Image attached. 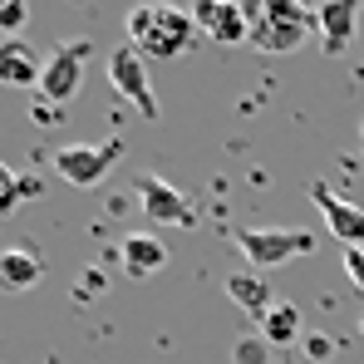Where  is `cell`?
<instances>
[{
	"instance_id": "52a82bcc",
	"label": "cell",
	"mask_w": 364,
	"mask_h": 364,
	"mask_svg": "<svg viewBox=\"0 0 364 364\" xmlns=\"http://www.w3.org/2000/svg\"><path fill=\"white\" fill-rule=\"evenodd\" d=\"M133 192H138V207L148 212V222L153 227H192V202L182 197L173 182H163V178H153V173H143V178L133 182Z\"/></svg>"
},
{
	"instance_id": "8fae6325",
	"label": "cell",
	"mask_w": 364,
	"mask_h": 364,
	"mask_svg": "<svg viewBox=\"0 0 364 364\" xmlns=\"http://www.w3.org/2000/svg\"><path fill=\"white\" fill-rule=\"evenodd\" d=\"M119 261L133 281H148V276H158L168 266V246H163V237H153V232H128L119 242Z\"/></svg>"
},
{
	"instance_id": "2e32d148",
	"label": "cell",
	"mask_w": 364,
	"mask_h": 364,
	"mask_svg": "<svg viewBox=\"0 0 364 364\" xmlns=\"http://www.w3.org/2000/svg\"><path fill=\"white\" fill-rule=\"evenodd\" d=\"M25 192H30V187L15 178V173H10L5 163H0V217H5V212H15V202H20Z\"/></svg>"
},
{
	"instance_id": "30bf717a",
	"label": "cell",
	"mask_w": 364,
	"mask_h": 364,
	"mask_svg": "<svg viewBox=\"0 0 364 364\" xmlns=\"http://www.w3.org/2000/svg\"><path fill=\"white\" fill-rule=\"evenodd\" d=\"M40 74H45V60L35 55L30 40H0V84L5 89H40Z\"/></svg>"
},
{
	"instance_id": "9c48e42d",
	"label": "cell",
	"mask_w": 364,
	"mask_h": 364,
	"mask_svg": "<svg viewBox=\"0 0 364 364\" xmlns=\"http://www.w3.org/2000/svg\"><path fill=\"white\" fill-rule=\"evenodd\" d=\"M192 20H197V30H207L217 45H251V15H246V5L202 0V5H192Z\"/></svg>"
},
{
	"instance_id": "3957f363",
	"label": "cell",
	"mask_w": 364,
	"mask_h": 364,
	"mask_svg": "<svg viewBox=\"0 0 364 364\" xmlns=\"http://www.w3.org/2000/svg\"><path fill=\"white\" fill-rule=\"evenodd\" d=\"M237 251L251 261V271H271V266H286L291 256H310L315 237L305 227H242Z\"/></svg>"
},
{
	"instance_id": "5b68a950",
	"label": "cell",
	"mask_w": 364,
	"mask_h": 364,
	"mask_svg": "<svg viewBox=\"0 0 364 364\" xmlns=\"http://www.w3.org/2000/svg\"><path fill=\"white\" fill-rule=\"evenodd\" d=\"M84 60H89V45L74 40V45H60L50 60H45V74H40V99L45 104H69L79 89H84Z\"/></svg>"
},
{
	"instance_id": "ac0fdd59",
	"label": "cell",
	"mask_w": 364,
	"mask_h": 364,
	"mask_svg": "<svg viewBox=\"0 0 364 364\" xmlns=\"http://www.w3.org/2000/svg\"><path fill=\"white\" fill-rule=\"evenodd\" d=\"M25 20H30V10H25L20 0H5V5H0V30H5V40H15Z\"/></svg>"
},
{
	"instance_id": "4fadbf2b",
	"label": "cell",
	"mask_w": 364,
	"mask_h": 364,
	"mask_svg": "<svg viewBox=\"0 0 364 364\" xmlns=\"http://www.w3.org/2000/svg\"><path fill=\"white\" fill-rule=\"evenodd\" d=\"M40 276H45V261H40L35 251H25V246L0 251V291H10V296L35 291V286H40Z\"/></svg>"
},
{
	"instance_id": "8992f818",
	"label": "cell",
	"mask_w": 364,
	"mask_h": 364,
	"mask_svg": "<svg viewBox=\"0 0 364 364\" xmlns=\"http://www.w3.org/2000/svg\"><path fill=\"white\" fill-rule=\"evenodd\" d=\"M109 79H114V89H119L143 119H158V94L148 84V64H143V50L138 45H123V50L109 55Z\"/></svg>"
},
{
	"instance_id": "5bb4252c",
	"label": "cell",
	"mask_w": 364,
	"mask_h": 364,
	"mask_svg": "<svg viewBox=\"0 0 364 364\" xmlns=\"http://www.w3.org/2000/svg\"><path fill=\"white\" fill-rule=\"evenodd\" d=\"M227 296L242 305L246 315H256V320H266L271 315V286H266V276L261 271H237V276H227Z\"/></svg>"
},
{
	"instance_id": "ffe728a7",
	"label": "cell",
	"mask_w": 364,
	"mask_h": 364,
	"mask_svg": "<svg viewBox=\"0 0 364 364\" xmlns=\"http://www.w3.org/2000/svg\"><path fill=\"white\" fill-rule=\"evenodd\" d=\"M305 355H310L315 364H325L330 355H335V340H330V335H305Z\"/></svg>"
},
{
	"instance_id": "277c9868",
	"label": "cell",
	"mask_w": 364,
	"mask_h": 364,
	"mask_svg": "<svg viewBox=\"0 0 364 364\" xmlns=\"http://www.w3.org/2000/svg\"><path fill=\"white\" fill-rule=\"evenodd\" d=\"M123 143H69L55 153V173H60L69 187H94L114 173Z\"/></svg>"
},
{
	"instance_id": "7c38bea8",
	"label": "cell",
	"mask_w": 364,
	"mask_h": 364,
	"mask_svg": "<svg viewBox=\"0 0 364 364\" xmlns=\"http://www.w3.org/2000/svg\"><path fill=\"white\" fill-rule=\"evenodd\" d=\"M355 25H360V5H355V0H325V5L315 10V30H320V40H325L330 55H345V50H350Z\"/></svg>"
},
{
	"instance_id": "9a60e30c",
	"label": "cell",
	"mask_w": 364,
	"mask_h": 364,
	"mask_svg": "<svg viewBox=\"0 0 364 364\" xmlns=\"http://www.w3.org/2000/svg\"><path fill=\"white\" fill-rule=\"evenodd\" d=\"M261 340L276 350V345H296L301 340V310L291 301H276L271 305V315L261 320Z\"/></svg>"
},
{
	"instance_id": "7a4b0ae2",
	"label": "cell",
	"mask_w": 364,
	"mask_h": 364,
	"mask_svg": "<svg viewBox=\"0 0 364 364\" xmlns=\"http://www.w3.org/2000/svg\"><path fill=\"white\" fill-rule=\"evenodd\" d=\"M251 15V45L266 50V55H291L301 50L315 15H305L296 0H266V5H246Z\"/></svg>"
},
{
	"instance_id": "ba28073f",
	"label": "cell",
	"mask_w": 364,
	"mask_h": 364,
	"mask_svg": "<svg viewBox=\"0 0 364 364\" xmlns=\"http://www.w3.org/2000/svg\"><path fill=\"white\" fill-rule=\"evenodd\" d=\"M310 197H315L330 237H340V246H364V207H355L350 197H340L330 182H310Z\"/></svg>"
},
{
	"instance_id": "e0dca14e",
	"label": "cell",
	"mask_w": 364,
	"mask_h": 364,
	"mask_svg": "<svg viewBox=\"0 0 364 364\" xmlns=\"http://www.w3.org/2000/svg\"><path fill=\"white\" fill-rule=\"evenodd\" d=\"M266 350H271V345H266L261 335H242L237 350H232V360L237 364H266Z\"/></svg>"
},
{
	"instance_id": "d6986e66",
	"label": "cell",
	"mask_w": 364,
	"mask_h": 364,
	"mask_svg": "<svg viewBox=\"0 0 364 364\" xmlns=\"http://www.w3.org/2000/svg\"><path fill=\"white\" fill-rule=\"evenodd\" d=\"M340 261H345V276L364 291V246H340Z\"/></svg>"
},
{
	"instance_id": "6da1fadb",
	"label": "cell",
	"mask_w": 364,
	"mask_h": 364,
	"mask_svg": "<svg viewBox=\"0 0 364 364\" xmlns=\"http://www.w3.org/2000/svg\"><path fill=\"white\" fill-rule=\"evenodd\" d=\"M192 30H197L192 10H178V5H138L128 15V35L148 60H178L192 45Z\"/></svg>"
}]
</instances>
